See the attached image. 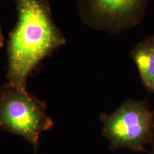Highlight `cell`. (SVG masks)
<instances>
[{
  "label": "cell",
  "instance_id": "cell-7",
  "mask_svg": "<svg viewBox=\"0 0 154 154\" xmlns=\"http://www.w3.org/2000/svg\"><path fill=\"white\" fill-rule=\"evenodd\" d=\"M149 154H154V140L151 145V149L149 152Z\"/></svg>",
  "mask_w": 154,
  "mask_h": 154
},
{
  "label": "cell",
  "instance_id": "cell-1",
  "mask_svg": "<svg viewBox=\"0 0 154 154\" xmlns=\"http://www.w3.org/2000/svg\"><path fill=\"white\" fill-rule=\"evenodd\" d=\"M14 1L17 22L7 45V84L27 90L32 72L50 54L64 45L66 38L54 22L47 0Z\"/></svg>",
  "mask_w": 154,
  "mask_h": 154
},
{
  "label": "cell",
  "instance_id": "cell-4",
  "mask_svg": "<svg viewBox=\"0 0 154 154\" xmlns=\"http://www.w3.org/2000/svg\"><path fill=\"white\" fill-rule=\"evenodd\" d=\"M151 0H77L79 14L89 27L119 34L138 26Z\"/></svg>",
  "mask_w": 154,
  "mask_h": 154
},
{
  "label": "cell",
  "instance_id": "cell-3",
  "mask_svg": "<svg viewBox=\"0 0 154 154\" xmlns=\"http://www.w3.org/2000/svg\"><path fill=\"white\" fill-rule=\"evenodd\" d=\"M47 105L27 90L9 84L0 86V127L18 135L37 149L40 136L52 128Z\"/></svg>",
  "mask_w": 154,
  "mask_h": 154
},
{
  "label": "cell",
  "instance_id": "cell-6",
  "mask_svg": "<svg viewBox=\"0 0 154 154\" xmlns=\"http://www.w3.org/2000/svg\"><path fill=\"white\" fill-rule=\"evenodd\" d=\"M4 40H5V38H4L2 30L1 27H0V49L2 47V46L4 44Z\"/></svg>",
  "mask_w": 154,
  "mask_h": 154
},
{
  "label": "cell",
  "instance_id": "cell-2",
  "mask_svg": "<svg viewBox=\"0 0 154 154\" xmlns=\"http://www.w3.org/2000/svg\"><path fill=\"white\" fill-rule=\"evenodd\" d=\"M109 149L146 151L154 140V111L145 100L128 99L111 113L100 116Z\"/></svg>",
  "mask_w": 154,
  "mask_h": 154
},
{
  "label": "cell",
  "instance_id": "cell-5",
  "mask_svg": "<svg viewBox=\"0 0 154 154\" xmlns=\"http://www.w3.org/2000/svg\"><path fill=\"white\" fill-rule=\"evenodd\" d=\"M143 86L154 94V47L146 38L136 44L130 53Z\"/></svg>",
  "mask_w": 154,
  "mask_h": 154
},
{
  "label": "cell",
  "instance_id": "cell-8",
  "mask_svg": "<svg viewBox=\"0 0 154 154\" xmlns=\"http://www.w3.org/2000/svg\"><path fill=\"white\" fill-rule=\"evenodd\" d=\"M147 38H148V40H149V41L151 42L152 45H153V47H154V35L151 36H149V37H148Z\"/></svg>",
  "mask_w": 154,
  "mask_h": 154
}]
</instances>
